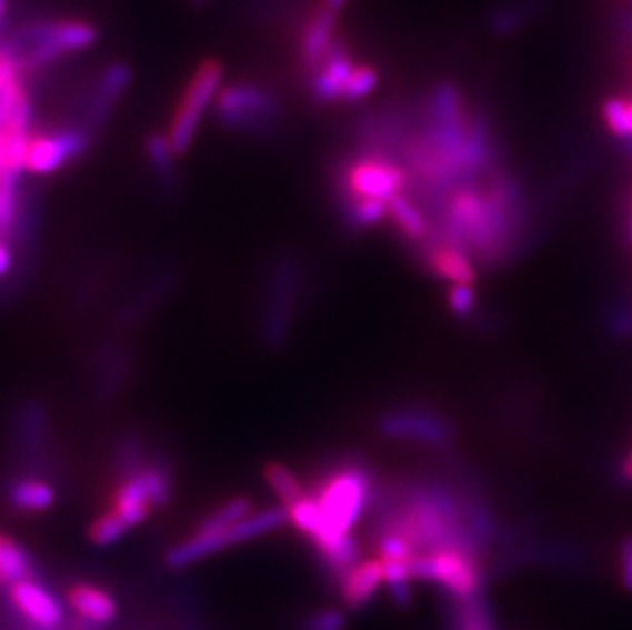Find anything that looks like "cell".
<instances>
[{
  "label": "cell",
  "instance_id": "cell-15",
  "mask_svg": "<svg viewBox=\"0 0 632 630\" xmlns=\"http://www.w3.org/2000/svg\"><path fill=\"white\" fill-rule=\"evenodd\" d=\"M21 74L23 68L19 58L11 52L7 41H0V133L9 117L13 116L17 103L27 94Z\"/></svg>",
  "mask_w": 632,
  "mask_h": 630
},
{
  "label": "cell",
  "instance_id": "cell-3",
  "mask_svg": "<svg viewBox=\"0 0 632 630\" xmlns=\"http://www.w3.org/2000/svg\"><path fill=\"white\" fill-rule=\"evenodd\" d=\"M412 579H427L440 586L459 602L478 598L483 586V571L478 554L461 549H440L413 554L410 559Z\"/></svg>",
  "mask_w": 632,
  "mask_h": 630
},
{
  "label": "cell",
  "instance_id": "cell-16",
  "mask_svg": "<svg viewBox=\"0 0 632 630\" xmlns=\"http://www.w3.org/2000/svg\"><path fill=\"white\" fill-rule=\"evenodd\" d=\"M152 502L143 489V483L140 481V477L136 473H131L119 488L116 489V496H113V508L117 514L123 518V522L128 527H138L142 524L143 520L150 516L152 512Z\"/></svg>",
  "mask_w": 632,
  "mask_h": 630
},
{
  "label": "cell",
  "instance_id": "cell-24",
  "mask_svg": "<svg viewBox=\"0 0 632 630\" xmlns=\"http://www.w3.org/2000/svg\"><path fill=\"white\" fill-rule=\"evenodd\" d=\"M254 512L252 502L248 498H232L230 502L221 503L218 510H213L207 516L205 520L199 524V530H221V528H230L238 524L240 520H244L245 516Z\"/></svg>",
  "mask_w": 632,
  "mask_h": 630
},
{
  "label": "cell",
  "instance_id": "cell-13",
  "mask_svg": "<svg viewBox=\"0 0 632 630\" xmlns=\"http://www.w3.org/2000/svg\"><path fill=\"white\" fill-rule=\"evenodd\" d=\"M68 604L77 612L82 622L91 627H103L113 622L117 617V602L111 593L92 586V583H77L68 593Z\"/></svg>",
  "mask_w": 632,
  "mask_h": 630
},
{
  "label": "cell",
  "instance_id": "cell-30",
  "mask_svg": "<svg viewBox=\"0 0 632 630\" xmlns=\"http://www.w3.org/2000/svg\"><path fill=\"white\" fill-rule=\"evenodd\" d=\"M604 119H606V126L614 136L619 138H631V129H629V119H626V101L620 99V97H612L608 99L604 107Z\"/></svg>",
  "mask_w": 632,
  "mask_h": 630
},
{
  "label": "cell",
  "instance_id": "cell-22",
  "mask_svg": "<svg viewBox=\"0 0 632 630\" xmlns=\"http://www.w3.org/2000/svg\"><path fill=\"white\" fill-rule=\"evenodd\" d=\"M287 512H289V522H293V527L298 528L299 532H303L308 539H311V542L320 537L322 512H320V506L315 502V498L303 496L298 502L291 503L287 508Z\"/></svg>",
  "mask_w": 632,
  "mask_h": 630
},
{
  "label": "cell",
  "instance_id": "cell-14",
  "mask_svg": "<svg viewBox=\"0 0 632 630\" xmlns=\"http://www.w3.org/2000/svg\"><path fill=\"white\" fill-rule=\"evenodd\" d=\"M338 581H340V593H342L344 604L352 610H359L362 606L369 604L377 590L385 583L383 566L379 559L361 561L359 566L352 567L349 573Z\"/></svg>",
  "mask_w": 632,
  "mask_h": 630
},
{
  "label": "cell",
  "instance_id": "cell-37",
  "mask_svg": "<svg viewBox=\"0 0 632 630\" xmlns=\"http://www.w3.org/2000/svg\"><path fill=\"white\" fill-rule=\"evenodd\" d=\"M626 119H629V129H631L632 138V101H626Z\"/></svg>",
  "mask_w": 632,
  "mask_h": 630
},
{
  "label": "cell",
  "instance_id": "cell-7",
  "mask_svg": "<svg viewBox=\"0 0 632 630\" xmlns=\"http://www.w3.org/2000/svg\"><path fill=\"white\" fill-rule=\"evenodd\" d=\"M87 146L89 133L84 129H60L46 136H36L27 150L26 170L33 174H52L77 160Z\"/></svg>",
  "mask_w": 632,
  "mask_h": 630
},
{
  "label": "cell",
  "instance_id": "cell-12",
  "mask_svg": "<svg viewBox=\"0 0 632 630\" xmlns=\"http://www.w3.org/2000/svg\"><path fill=\"white\" fill-rule=\"evenodd\" d=\"M335 13L320 4L310 17V21L303 27L299 53L305 70H315L325 60L328 52L334 46Z\"/></svg>",
  "mask_w": 632,
  "mask_h": 630
},
{
  "label": "cell",
  "instance_id": "cell-26",
  "mask_svg": "<svg viewBox=\"0 0 632 630\" xmlns=\"http://www.w3.org/2000/svg\"><path fill=\"white\" fill-rule=\"evenodd\" d=\"M389 206L385 199H352L349 206L350 223L354 228H371L388 218Z\"/></svg>",
  "mask_w": 632,
  "mask_h": 630
},
{
  "label": "cell",
  "instance_id": "cell-5",
  "mask_svg": "<svg viewBox=\"0 0 632 630\" xmlns=\"http://www.w3.org/2000/svg\"><path fill=\"white\" fill-rule=\"evenodd\" d=\"M218 117L228 128L259 131L269 128L279 116V101L271 90L257 84H230L220 89Z\"/></svg>",
  "mask_w": 632,
  "mask_h": 630
},
{
  "label": "cell",
  "instance_id": "cell-39",
  "mask_svg": "<svg viewBox=\"0 0 632 630\" xmlns=\"http://www.w3.org/2000/svg\"><path fill=\"white\" fill-rule=\"evenodd\" d=\"M194 4H203V2H205V0H193Z\"/></svg>",
  "mask_w": 632,
  "mask_h": 630
},
{
  "label": "cell",
  "instance_id": "cell-19",
  "mask_svg": "<svg viewBox=\"0 0 632 630\" xmlns=\"http://www.w3.org/2000/svg\"><path fill=\"white\" fill-rule=\"evenodd\" d=\"M7 498L19 512H46L56 502V491L46 481L19 479L9 488Z\"/></svg>",
  "mask_w": 632,
  "mask_h": 630
},
{
  "label": "cell",
  "instance_id": "cell-6",
  "mask_svg": "<svg viewBox=\"0 0 632 630\" xmlns=\"http://www.w3.org/2000/svg\"><path fill=\"white\" fill-rule=\"evenodd\" d=\"M408 174L385 158H362L344 174V184L352 199H385L401 193Z\"/></svg>",
  "mask_w": 632,
  "mask_h": 630
},
{
  "label": "cell",
  "instance_id": "cell-28",
  "mask_svg": "<svg viewBox=\"0 0 632 630\" xmlns=\"http://www.w3.org/2000/svg\"><path fill=\"white\" fill-rule=\"evenodd\" d=\"M377 87V70L371 66H357L350 74L349 82L342 92V101L354 103L361 101L367 94L373 92Z\"/></svg>",
  "mask_w": 632,
  "mask_h": 630
},
{
  "label": "cell",
  "instance_id": "cell-33",
  "mask_svg": "<svg viewBox=\"0 0 632 630\" xmlns=\"http://www.w3.org/2000/svg\"><path fill=\"white\" fill-rule=\"evenodd\" d=\"M620 583L626 592H632V537L620 542Z\"/></svg>",
  "mask_w": 632,
  "mask_h": 630
},
{
  "label": "cell",
  "instance_id": "cell-34",
  "mask_svg": "<svg viewBox=\"0 0 632 630\" xmlns=\"http://www.w3.org/2000/svg\"><path fill=\"white\" fill-rule=\"evenodd\" d=\"M13 267V252L0 240V279Z\"/></svg>",
  "mask_w": 632,
  "mask_h": 630
},
{
  "label": "cell",
  "instance_id": "cell-21",
  "mask_svg": "<svg viewBox=\"0 0 632 630\" xmlns=\"http://www.w3.org/2000/svg\"><path fill=\"white\" fill-rule=\"evenodd\" d=\"M264 479H267L269 488L274 491V496L281 500L284 508H289L291 503L298 502V500H301V498L305 496V491H303V486H301L298 476H295L291 469H287L284 464H267V467H264Z\"/></svg>",
  "mask_w": 632,
  "mask_h": 630
},
{
  "label": "cell",
  "instance_id": "cell-4",
  "mask_svg": "<svg viewBox=\"0 0 632 630\" xmlns=\"http://www.w3.org/2000/svg\"><path fill=\"white\" fill-rule=\"evenodd\" d=\"M221 78H223V68L215 60H207L194 70L168 129V142L172 146L174 154L182 156L189 152L197 129L201 126V119L205 116L207 107L220 92Z\"/></svg>",
  "mask_w": 632,
  "mask_h": 630
},
{
  "label": "cell",
  "instance_id": "cell-23",
  "mask_svg": "<svg viewBox=\"0 0 632 630\" xmlns=\"http://www.w3.org/2000/svg\"><path fill=\"white\" fill-rule=\"evenodd\" d=\"M19 174L11 170L0 172V236L13 232L17 213H19V197H17Z\"/></svg>",
  "mask_w": 632,
  "mask_h": 630
},
{
  "label": "cell",
  "instance_id": "cell-36",
  "mask_svg": "<svg viewBox=\"0 0 632 630\" xmlns=\"http://www.w3.org/2000/svg\"><path fill=\"white\" fill-rule=\"evenodd\" d=\"M622 479H624L626 483H632V452L626 457L624 464H622Z\"/></svg>",
  "mask_w": 632,
  "mask_h": 630
},
{
  "label": "cell",
  "instance_id": "cell-1",
  "mask_svg": "<svg viewBox=\"0 0 632 630\" xmlns=\"http://www.w3.org/2000/svg\"><path fill=\"white\" fill-rule=\"evenodd\" d=\"M371 488V476L359 464L342 467L323 479L313 496L322 512V532L313 540L315 549L349 537L369 503Z\"/></svg>",
  "mask_w": 632,
  "mask_h": 630
},
{
  "label": "cell",
  "instance_id": "cell-29",
  "mask_svg": "<svg viewBox=\"0 0 632 630\" xmlns=\"http://www.w3.org/2000/svg\"><path fill=\"white\" fill-rule=\"evenodd\" d=\"M146 150H148V158L152 162V167L156 168V172L162 174V179L167 177H172L174 174V168H172V158H174V150L172 146L168 142V136H162V133H152L146 142Z\"/></svg>",
  "mask_w": 632,
  "mask_h": 630
},
{
  "label": "cell",
  "instance_id": "cell-38",
  "mask_svg": "<svg viewBox=\"0 0 632 630\" xmlns=\"http://www.w3.org/2000/svg\"><path fill=\"white\" fill-rule=\"evenodd\" d=\"M7 2L9 0H0V26H2V19H4V13H7Z\"/></svg>",
  "mask_w": 632,
  "mask_h": 630
},
{
  "label": "cell",
  "instance_id": "cell-27",
  "mask_svg": "<svg viewBox=\"0 0 632 630\" xmlns=\"http://www.w3.org/2000/svg\"><path fill=\"white\" fill-rule=\"evenodd\" d=\"M457 630H495L491 627L490 614L485 606L478 598L461 600L454 618Z\"/></svg>",
  "mask_w": 632,
  "mask_h": 630
},
{
  "label": "cell",
  "instance_id": "cell-20",
  "mask_svg": "<svg viewBox=\"0 0 632 630\" xmlns=\"http://www.w3.org/2000/svg\"><path fill=\"white\" fill-rule=\"evenodd\" d=\"M389 216L395 221L403 236L410 240H424L428 236L427 218L420 213V209L403 193L393 194L388 201Z\"/></svg>",
  "mask_w": 632,
  "mask_h": 630
},
{
  "label": "cell",
  "instance_id": "cell-40",
  "mask_svg": "<svg viewBox=\"0 0 632 630\" xmlns=\"http://www.w3.org/2000/svg\"><path fill=\"white\" fill-rule=\"evenodd\" d=\"M2 170H4V164H2V158H0V172H2Z\"/></svg>",
  "mask_w": 632,
  "mask_h": 630
},
{
  "label": "cell",
  "instance_id": "cell-8",
  "mask_svg": "<svg viewBox=\"0 0 632 630\" xmlns=\"http://www.w3.org/2000/svg\"><path fill=\"white\" fill-rule=\"evenodd\" d=\"M9 600L27 624L41 630H56L64 624V606L38 579L17 581L9 588Z\"/></svg>",
  "mask_w": 632,
  "mask_h": 630
},
{
  "label": "cell",
  "instance_id": "cell-25",
  "mask_svg": "<svg viewBox=\"0 0 632 630\" xmlns=\"http://www.w3.org/2000/svg\"><path fill=\"white\" fill-rule=\"evenodd\" d=\"M128 524L123 522V518L117 514L116 510H109L104 514L99 516L91 527H89V539L97 547H109L116 544L128 532Z\"/></svg>",
  "mask_w": 632,
  "mask_h": 630
},
{
  "label": "cell",
  "instance_id": "cell-32",
  "mask_svg": "<svg viewBox=\"0 0 632 630\" xmlns=\"http://www.w3.org/2000/svg\"><path fill=\"white\" fill-rule=\"evenodd\" d=\"M449 306H451L452 313H457L461 318L471 316L475 309L473 284H454L449 291Z\"/></svg>",
  "mask_w": 632,
  "mask_h": 630
},
{
  "label": "cell",
  "instance_id": "cell-17",
  "mask_svg": "<svg viewBox=\"0 0 632 630\" xmlns=\"http://www.w3.org/2000/svg\"><path fill=\"white\" fill-rule=\"evenodd\" d=\"M36 578V561L23 544L0 532V588H11L17 581Z\"/></svg>",
  "mask_w": 632,
  "mask_h": 630
},
{
  "label": "cell",
  "instance_id": "cell-31",
  "mask_svg": "<svg viewBox=\"0 0 632 630\" xmlns=\"http://www.w3.org/2000/svg\"><path fill=\"white\" fill-rule=\"evenodd\" d=\"M347 617L340 608H325L308 618L301 630H344Z\"/></svg>",
  "mask_w": 632,
  "mask_h": 630
},
{
  "label": "cell",
  "instance_id": "cell-11",
  "mask_svg": "<svg viewBox=\"0 0 632 630\" xmlns=\"http://www.w3.org/2000/svg\"><path fill=\"white\" fill-rule=\"evenodd\" d=\"M357 66L352 64L349 53L340 48V43L332 46L322 64L313 70L311 77V94L322 103L342 101V92L349 82L350 74Z\"/></svg>",
  "mask_w": 632,
  "mask_h": 630
},
{
  "label": "cell",
  "instance_id": "cell-9",
  "mask_svg": "<svg viewBox=\"0 0 632 630\" xmlns=\"http://www.w3.org/2000/svg\"><path fill=\"white\" fill-rule=\"evenodd\" d=\"M130 80L131 68L126 62H111L104 66L101 74L97 77V84L87 104V123L91 128L101 126L104 119L111 116L113 104L123 97V92L130 87Z\"/></svg>",
  "mask_w": 632,
  "mask_h": 630
},
{
  "label": "cell",
  "instance_id": "cell-18",
  "mask_svg": "<svg viewBox=\"0 0 632 630\" xmlns=\"http://www.w3.org/2000/svg\"><path fill=\"white\" fill-rule=\"evenodd\" d=\"M428 267L439 274L440 279L451 281L454 284H473L475 281V269L469 262V258L452 248V246L440 244L428 252Z\"/></svg>",
  "mask_w": 632,
  "mask_h": 630
},
{
  "label": "cell",
  "instance_id": "cell-2",
  "mask_svg": "<svg viewBox=\"0 0 632 630\" xmlns=\"http://www.w3.org/2000/svg\"><path fill=\"white\" fill-rule=\"evenodd\" d=\"M97 41V29L87 21H36L21 27L7 41L23 72L52 64L68 53L87 50Z\"/></svg>",
  "mask_w": 632,
  "mask_h": 630
},
{
  "label": "cell",
  "instance_id": "cell-35",
  "mask_svg": "<svg viewBox=\"0 0 632 630\" xmlns=\"http://www.w3.org/2000/svg\"><path fill=\"white\" fill-rule=\"evenodd\" d=\"M347 2H349V0H322L323 7L330 9V11H334V13L342 11V9L347 7Z\"/></svg>",
  "mask_w": 632,
  "mask_h": 630
},
{
  "label": "cell",
  "instance_id": "cell-10",
  "mask_svg": "<svg viewBox=\"0 0 632 630\" xmlns=\"http://www.w3.org/2000/svg\"><path fill=\"white\" fill-rule=\"evenodd\" d=\"M381 430L389 437L412 438L420 442L440 444L451 440V426L428 412H393L381 420Z\"/></svg>",
  "mask_w": 632,
  "mask_h": 630
}]
</instances>
